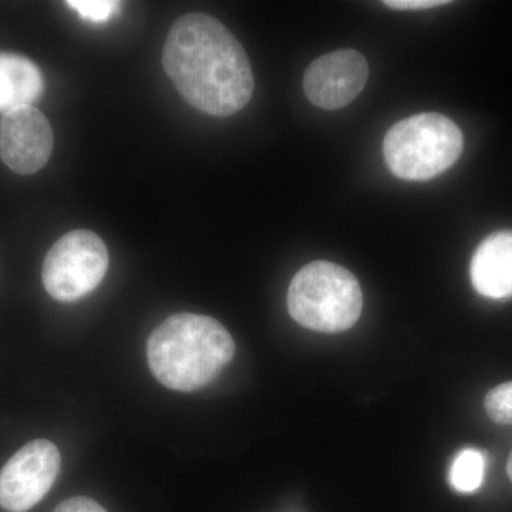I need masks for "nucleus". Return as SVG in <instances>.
Wrapping results in <instances>:
<instances>
[{
    "instance_id": "obj_4",
    "label": "nucleus",
    "mask_w": 512,
    "mask_h": 512,
    "mask_svg": "<svg viewBox=\"0 0 512 512\" xmlns=\"http://www.w3.org/2000/svg\"><path fill=\"white\" fill-rule=\"evenodd\" d=\"M463 144V133L453 120L439 113H421L387 131L383 153L397 178L427 181L456 163Z\"/></svg>"
},
{
    "instance_id": "obj_13",
    "label": "nucleus",
    "mask_w": 512,
    "mask_h": 512,
    "mask_svg": "<svg viewBox=\"0 0 512 512\" xmlns=\"http://www.w3.org/2000/svg\"><path fill=\"white\" fill-rule=\"evenodd\" d=\"M66 5L76 10L80 18L92 23L107 22L121 8V3L113 0H69Z\"/></svg>"
},
{
    "instance_id": "obj_3",
    "label": "nucleus",
    "mask_w": 512,
    "mask_h": 512,
    "mask_svg": "<svg viewBox=\"0 0 512 512\" xmlns=\"http://www.w3.org/2000/svg\"><path fill=\"white\" fill-rule=\"evenodd\" d=\"M363 309L356 276L343 266L315 261L303 266L288 291V311L299 325L322 333L352 328Z\"/></svg>"
},
{
    "instance_id": "obj_9",
    "label": "nucleus",
    "mask_w": 512,
    "mask_h": 512,
    "mask_svg": "<svg viewBox=\"0 0 512 512\" xmlns=\"http://www.w3.org/2000/svg\"><path fill=\"white\" fill-rule=\"evenodd\" d=\"M474 288L490 299L512 296V231L497 232L481 242L470 265Z\"/></svg>"
},
{
    "instance_id": "obj_10",
    "label": "nucleus",
    "mask_w": 512,
    "mask_h": 512,
    "mask_svg": "<svg viewBox=\"0 0 512 512\" xmlns=\"http://www.w3.org/2000/svg\"><path fill=\"white\" fill-rule=\"evenodd\" d=\"M45 90L42 72L32 60L0 53V111L33 106Z\"/></svg>"
},
{
    "instance_id": "obj_7",
    "label": "nucleus",
    "mask_w": 512,
    "mask_h": 512,
    "mask_svg": "<svg viewBox=\"0 0 512 512\" xmlns=\"http://www.w3.org/2000/svg\"><path fill=\"white\" fill-rule=\"evenodd\" d=\"M55 136L42 111L22 106L3 114L0 120V160L16 174L42 170L52 156Z\"/></svg>"
},
{
    "instance_id": "obj_11",
    "label": "nucleus",
    "mask_w": 512,
    "mask_h": 512,
    "mask_svg": "<svg viewBox=\"0 0 512 512\" xmlns=\"http://www.w3.org/2000/svg\"><path fill=\"white\" fill-rule=\"evenodd\" d=\"M487 458L483 451L477 448H464L454 458L448 473L451 487L461 494L477 491L484 481Z\"/></svg>"
},
{
    "instance_id": "obj_16",
    "label": "nucleus",
    "mask_w": 512,
    "mask_h": 512,
    "mask_svg": "<svg viewBox=\"0 0 512 512\" xmlns=\"http://www.w3.org/2000/svg\"><path fill=\"white\" fill-rule=\"evenodd\" d=\"M507 471H508V476H510L511 481H512V453L510 456V460H508Z\"/></svg>"
},
{
    "instance_id": "obj_14",
    "label": "nucleus",
    "mask_w": 512,
    "mask_h": 512,
    "mask_svg": "<svg viewBox=\"0 0 512 512\" xmlns=\"http://www.w3.org/2000/svg\"><path fill=\"white\" fill-rule=\"evenodd\" d=\"M53 512H107L96 501L86 497H74L57 505Z\"/></svg>"
},
{
    "instance_id": "obj_1",
    "label": "nucleus",
    "mask_w": 512,
    "mask_h": 512,
    "mask_svg": "<svg viewBox=\"0 0 512 512\" xmlns=\"http://www.w3.org/2000/svg\"><path fill=\"white\" fill-rule=\"evenodd\" d=\"M163 66L184 100L210 116H232L254 94L247 52L210 15L191 13L174 23L165 40Z\"/></svg>"
},
{
    "instance_id": "obj_6",
    "label": "nucleus",
    "mask_w": 512,
    "mask_h": 512,
    "mask_svg": "<svg viewBox=\"0 0 512 512\" xmlns=\"http://www.w3.org/2000/svg\"><path fill=\"white\" fill-rule=\"evenodd\" d=\"M59 448L49 440H33L0 470V507L26 512L39 504L59 476Z\"/></svg>"
},
{
    "instance_id": "obj_2",
    "label": "nucleus",
    "mask_w": 512,
    "mask_h": 512,
    "mask_svg": "<svg viewBox=\"0 0 512 512\" xmlns=\"http://www.w3.org/2000/svg\"><path fill=\"white\" fill-rule=\"evenodd\" d=\"M234 353V339L225 326L195 313L165 319L147 343L151 372L158 382L178 392H194L210 384Z\"/></svg>"
},
{
    "instance_id": "obj_15",
    "label": "nucleus",
    "mask_w": 512,
    "mask_h": 512,
    "mask_svg": "<svg viewBox=\"0 0 512 512\" xmlns=\"http://www.w3.org/2000/svg\"><path fill=\"white\" fill-rule=\"evenodd\" d=\"M446 0H387L384 5L396 10H426L447 5Z\"/></svg>"
},
{
    "instance_id": "obj_12",
    "label": "nucleus",
    "mask_w": 512,
    "mask_h": 512,
    "mask_svg": "<svg viewBox=\"0 0 512 512\" xmlns=\"http://www.w3.org/2000/svg\"><path fill=\"white\" fill-rule=\"evenodd\" d=\"M485 410L498 424H512V382L500 384L485 397Z\"/></svg>"
},
{
    "instance_id": "obj_8",
    "label": "nucleus",
    "mask_w": 512,
    "mask_h": 512,
    "mask_svg": "<svg viewBox=\"0 0 512 512\" xmlns=\"http://www.w3.org/2000/svg\"><path fill=\"white\" fill-rule=\"evenodd\" d=\"M369 66L353 49L336 50L319 57L306 70L303 90L312 104L323 110L348 106L365 89Z\"/></svg>"
},
{
    "instance_id": "obj_5",
    "label": "nucleus",
    "mask_w": 512,
    "mask_h": 512,
    "mask_svg": "<svg viewBox=\"0 0 512 512\" xmlns=\"http://www.w3.org/2000/svg\"><path fill=\"white\" fill-rule=\"evenodd\" d=\"M109 262L103 239L87 229H77L63 235L47 252L43 285L56 301H79L101 284Z\"/></svg>"
}]
</instances>
